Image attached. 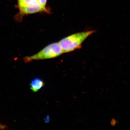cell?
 <instances>
[{"mask_svg":"<svg viewBox=\"0 0 130 130\" xmlns=\"http://www.w3.org/2000/svg\"><path fill=\"white\" fill-rule=\"evenodd\" d=\"M44 85V81L40 78H35L30 84L31 89L35 92H37Z\"/></svg>","mask_w":130,"mask_h":130,"instance_id":"277c9868","label":"cell"},{"mask_svg":"<svg viewBox=\"0 0 130 130\" xmlns=\"http://www.w3.org/2000/svg\"><path fill=\"white\" fill-rule=\"evenodd\" d=\"M94 32L91 30L77 32L63 38L58 43L63 53H69L81 48L84 41Z\"/></svg>","mask_w":130,"mask_h":130,"instance_id":"6da1fadb","label":"cell"},{"mask_svg":"<svg viewBox=\"0 0 130 130\" xmlns=\"http://www.w3.org/2000/svg\"><path fill=\"white\" fill-rule=\"evenodd\" d=\"M63 53L59 43H54L49 44L36 54L26 57L24 58V60L26 63H28L33 60L52 59L58 57Z\"/></svg>","mask_w":130,"mask_h":130,"instance_id":"7a4b0ae2","label":"cell"},{"mask_svg":"<svg viewBox=\"0 0 130 130\" xmlns=\"http://www.w3.org/2000/svg\"><path fill=\"white\" fill-rule=\"evenodd\" d=\"M38 1L42 7L47 12V9L46 8L47 0H38Z\"/></svg>","mask_w":130,"mask_h":130,"instance_id":"5b68a950","label":"cell"},{"mask_svg":"<svg viewBox=\"0 0 130 130\" xmlns=\"http://www.w3.org/2000/svg\"><path fill=\"white\" fill-rule=\"evenodd\" d=\"M20 12L24 14H30L40 12H47L40 5L38 1L29 4L20 9Z\"/></svg>","mask_w":130,"mask_h":130,"instance_id":"3957f363","label":"cell"},{"mask_svg":"<svg viewBox=\"0 0 130 130\" xmlns=\"http://www.w3.org/2000/svg\"><path fill=\"white\" fill-rule=\"evenodd\" d=\"M6 128V126L0 124V130H3L5 129Z\"/></svg>","mask_w":130,"mask_h":130,"instance_id":"8992f818","label":"cell"}]
</instances>
